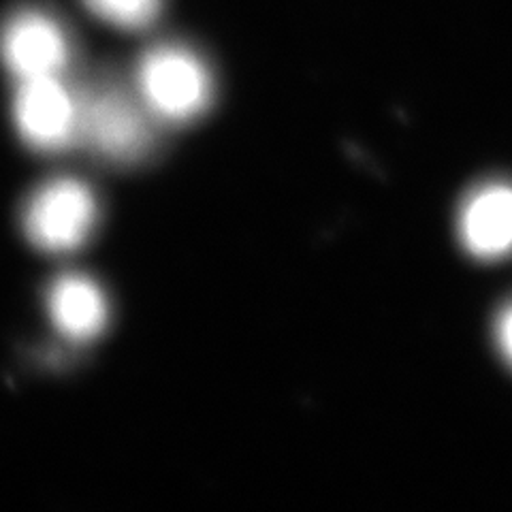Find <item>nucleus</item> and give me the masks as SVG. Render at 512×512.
<instances>
[{
  "instance_id": "nucleus-8",
  "label": "nucleus",
  "mask_w": 512,
  "mask_h": 512,
  "mask_svg": "<svg viewBox=\"0 0 512 512\" xmlns=\"http://www.w3.org/2000/svg\"><path fill=\"white\" fill-rule=\"evenodd\" d=\"M82 3L96 20L128 32L154 26L165 7V0H82Z\"/></svg>"
},
{
  "instance_id": "nucleus-7",
  "label": "nucleus",
  "mask_w": 512,
  "mask_h": 512,
  "mask_svg": "<svg viewBox=\"0 0 512 512\" xmlns=\"http://www.w3.org/2000/svg\"><path fill=\"white\" fill-rule=\"evenodd\" d=\"M47 312L54 327L71 342H92L109 325V301L103 288L82 274H67L47 291Z\"/></svg>"
},
{
  "instance_id": "nucleus-4",
  "label": "nucleus",
  "mask_w": 512,
  "mask_h": 512,
  "mask_svg": "<svg viewBox=\"0 0 512 512\" xmlns=\"http://www.w3.org/2000/svg\"><path fill=\"white\" fill-rule=\"evenodd\" d=\"M71 58L69 30L52 11L26 5L0 24V62L18 82L64 75Z\"/></svg>"
},
{
  "instance_id": "nucleus-3",
  "label": "nucleus",
  "mask_w": 512,
  "mask_h": 512,
  "mask_svg": "<svg viewBox=\"0 0 512 512\" xmlns=\"http://www.w3.org/2000/svg\"><path fill=\"white\" fill-rule=\"evenodd\" d=\"M99 224V201L88 184L54 178L41 184L22 210L28 242L47 254H69L82 248Z\"/></svg>"
},
{
  "instance_id": "nucleus-9",
  "label": "nucleus",
  "mask_w": 512,
  "mask_h": 512,
  "mask_svg": "<svg viewBox=\"0 0 512 512\" xmlns=\"http://www.w3.org/2000/svg\"><path fill=\"white\" fill-rule=\"evenodd\" d=\"M495 344H498L504 361L512 367V301L498 314V320H495Z\"/></svg>"
},
{
  "instance_id": "nucleus-2",
  "label": "nucleus",
  "mask_w": 512,
  "mask_h": 512,
  "mask_svg": "<svg viewBox=\"0 0 512 512\" xmlns=\"http://www.w3.org/2000/svg\"><path fill=\"white\" fill-rule=\"evenodd\" d=\"M135 90L160 124L186 126L214 105L216 79L199 52L178 41H165L139 58Z\"/></svg>"
},
{
  "instance_id": "nucleus-6",
  "label": "nucleus",
  "mask_w": 512,
  "mask_h": 512,
  "mask_svg": "<svg viewBox=\"0 0 512 512\" xmlns=\"http://www.w3.org/2000/svg\"><path fill=\"white\" fill-rule=\"evenodd\" d=\"M457 229L461 246L476 261L495 263L512 254V184L489 182L463 199Z\"/></svg>"
},
{
  "instance_id": "nucleus-5",
  "label": "nucleus",
  "mask_w": 512,
  "mask_h": 512,
  "mask_svg": "<svg viewBox=\"0 0 512 512\" xmlns=\"http://www.w3.org/2000/svg\"><path fill=\"white\" fill-rule=\"evenodd\" d=\"M11 111L18 135L30 150L60 154L77 146V88L64 82V75L18 82Z\"/></svg>"
},
{
  "instance_id": "nucleus-1",
  "label": "nucleus",
  "mask_w": 512,
  "mask_h": 512,
  "mask_svg": "<svg viewBox=\"0 0 512 512\" xmlns=\"http://www.w3.org/2000/svg\"><path fill=\"white\" fill-rule=\"evenodd\" d=\"M77 146L111 167L146 165L160 146V124L139 94L111 77H96L77 88Z\"/></svg>"
}]
</instances>
